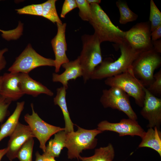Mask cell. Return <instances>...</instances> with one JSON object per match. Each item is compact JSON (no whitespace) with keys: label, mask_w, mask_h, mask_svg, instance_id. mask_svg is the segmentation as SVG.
<instances>
[{"label":"cell","mask_w":161,"mask_h":161,"mask_svg":"<svg viewBox=\"0 0 161 161\" xmlns=\"http://www.w3.org/2000/svg\"><path fill=\"white\" fill-rule=\"evenodd\" d=\"M8 151L7 147L4 148L0 149V161H1L3 157L6 155Z\"/></svg>","instance_id":"cell-36"},{"label":"cell","mask_w":161,"mask_h":161,"mask_svg":"<svg viewBox=\"0 0 161 161\" xmlns=\"http://www.w3.org/2000/svg\"><path fill=\"white\" fill-rule=\"evenodd\" d=\"M8 51V49L7 48L0 50V72L6 66L7 62L4 55Z\"/></svg>","instance_id":"cell-32"},{"label":"cell","mask_w":161,"mask_h":161,"mask_svg":"<svg viewBox=\"0 0 161 161\" xmlns=\"http://www.w3.org/2000/svg\"><path fill=\"white\" fill-rule=\"evenodd\" d=\"M56 0H48L42 4V16L48 19L53 23L62 24L57 12L55 3Z\"/></svg>","instance_id":"cell-24"},{"label":"cell","mask_w":161,"mask_h":161,"mask_svg":"<svg viewBox=\"0 0 161 161\" xmlns=\"http://www.w3.org/2000/svg\"><path fill=\"white\" fill-rule=\"evenodd\" d=\"M115 156V151L112 145L109 143L106 147L95 149L92 156L85 157L80 156L79 159L82 161H112Z\"/></svg>","instance_id":"cell-22"},{"label":"cell","mask_w":161,"mask_h":161,"mask_svg":"<svg viewBox=\"0 0 161 161\" xmlns=\"http://www.w3.org/2000/svg\"><path fill=\"white\" fill-rule=\"evenodd\" d=\"M62 67L65 71L61 74L53 73L52 80L54 82L61 83L63 87L66 90L68 88V81L75 80L78 78L82 76L83 72L80 63L79 57L75 60L63 64Z\"/></svg>","instance_id":"cell-16"},{"label":"cell","mask_w":161,"mask_h":161,"mask_svg":"<svg viewBox=\"0 0 161 161\" xmlns=\"http://www.w3.org/2000/svg\"><path fill=\"white\" fill-rule=\"evenodd\" d=\"M139 148L148 147L157 152L161 157V132L156 127L149 128L145 132Z\"/></svg>","instance_id":"cell-20"},{"label":"cell","mask_w":161,"mask_h":161,"mask_svg":"<svg viewBox=\"0 0 161 161\" xmlns=\"http://www.w3.org/2000/svg\"><path fill=\"white\" fill-rule=\"evenodd\" d=\"M104 82L111 87L121 89L133 97L138 106L143 107L145 96V87L135 76L132 66L121 74L106 78Z\"/></svg>","instance_id":"cell-4"},{"label":"cell","mask_w":161,"mask_h":161,"mask_svg":"<svg viewBox=\"0 0 161 161\" xmlns=\"http://www.w3.org/2000/svg\"><path fill=\"white\" fill-rule=\"evenodd\" d=\"M149 20L151 32L161 25V12L153 0L150 1Z\"/></svg>","instance_id":"cell-26"},{"label":"cell","mask_w":161,"mask_h":161,"mask_svg":"<svg viewBox=\"0 0 161 161\" xmlns=\"http://www.w3.org/2000/svg\"><path fill=\"white\" fill-rule=\"evenodd\" d=\"M36 159L35 161H44V155H41L39 152L37 151L35 154Z\"/></svg>","instance_id":"cell-35"},{"label":"cell","mask_w":161,"mask_h":161,"mask_svg":"<svg viewBox=\"0 0 161 161\" xmlns=\"http://www.w3.org/2000/svg\"><path fill=\"white\" fill-rule=\"evenodd\" d=\"M75 1L79 9V16L83 20L89 21L91 17L90 4L86 0H76Z\"/></svg>","instance_id":"cell-27"},{"label":"cell","mask_w":161,"mask_h":161,"mask_svg":"<svg viewBox=\"0 0 161 161\" xmlns=\"http://www.w3.org/2000/svg\"><path fill=\"white\" fill-rule=\"evenodd\" d=\"M19 78L21 88L24 95H31L34 97L41 94L50 96H53L52 92L40 82L34 80L29 74L19 73Z\"/></svg>","instance_id":"cell-17"},{"label":"cell","mask_w":161,"mask_h":161,"mask_svg":"<svg viewBox=\"0 0 161 161\" xmlns=\"http://www.w3.org/2000/svg\"><path fill=\"white\" fill-rule=\"evenodd\" d=\"M11 102L0 95V123L9 114L8 109Z\"/></svg>","instance_id":"cell-30"},{"label":"cell","mask_w":161,"mask_h":161,"mask_svg":"<svg viewBox=\"0 0 161 161\" xmlns=\"http://www.w3.org/2000/svg\"><path fill=\"white\" fill-rule=\"evenodd\" d=\"M6 155L10 161L16 158L18 152L23 145L30 138L34 137L29 126L19 122L10 136Z\"/></svg>","instance_id":"cell-13"},{"label":"cell","mask_w":161,"mask_h":161,"mask_svg":"<svg viewBox=\"0 0 161 161\" xmlns=\"http://www.w3.org/2000/svg\"><path fill=\"white\" fill-rule=\"evenodd\" d=\"M54 60L47 58L38 53L29 44L17 57L8 71L12 73H29L33 69L41 66H55Z\"/></svg>","instance_id":"cell-7"},{"label":"cell","mask_w":161,"mask_h":161,"mask_svg":"<svg viewBox=\"0 0 161 161\" xmlns=\"http://www.w3.org/2000/svg\"><path fill=\"white\" fill-rule=\"evenodd\" d=\"M161 64L160 54L153 49L140 54L131 66L135 77L145 87L148 86L153 82L154 72Z\"/></svg>","instance_id":"cell-6"},{"label":"cell","mask_w":161,"mask_h":161,"mask_svg":"<svg viewBox=\"0 0 161 161\" xmlns=\"http://www.w3.org/2000/svg\"><path fill=\"white\" fill-rule=\"evenodd\" d=\"M2 80V76H0V89L1 87Z\"/></svg>","instance_id":"cell-39"},{"label":"cell","mask_w":161,"mask_h":161,"mask_svg":"<svg viewBox=\"0 0 161 161\" xmlns=\"http://www.w3.org/2000/svg\"><path fill=\"white\" fill-rule=\"evenodd\" d=\"M54 138L51 139L46 146V155L55 157L59 156L61 150L65 147L66 133L64 130L59 131L55 134Z\"/></svg>","instance_id":"cell-21"},{"label":"cell","mask_w":161,"mask_h":161,"mask_svg":"<svg viewBox=\"0 0 161 161\" xmlns=\"http://www.w3.org/2000/svg\"><path fill=\"white\" fill-rule=\"evenodd\" d=\"M116 4L120 13L119 22L120 24H125L137 19L138 15L130 9L126 1L118 0L116 2Z\"/></svg>","instance_id":"cell-23"},{"label":"cell","mask_w":161,"mask_h":161,"mask_svg":"<svg viewBox=\"0 0 161 161\" xmlns=\"http://www.w3.org/2000/svg\"><path fill=\"white\" fill-rule=\"evenodd\" d=\"M77 7V6L75 0H65L62 6L61 17L63 18H65L67 13Z\"/></svg>","instance_id":"cell-31"},{"label":"cell","mask_w":161,"mask_h":161,"mask_svg":"<svg viewBox=\"0 0 161 161\" xmlns=\"http://www.w3.org/2000/svg\"><path fill=\"white\" fill-rule=\"evenodd\" d=\"M97 129L102 132L106 131L115 132L118 133L120 136H137L141 138L144 137L145 132L137 120L129 118L123 119L117 123L103 121L98 124Z\"/></svg>","instance_id":"cell-11"},{"label":"cell","mask_w":161,"mask_h":161,"mask_svg":"<svg viewBox=\"0 0 161 161\" xmlns=\"http://www.w3.org/2000/svg\"><path fill=\"white\" fill-rule=\"evenodd\" d=\"M66 90L63 87L58 88L53 101L55 105L60 107L62 112L65 122L64 131L67 134L74 131V124L70 119L67 106L66 99Z\"/></svg>","instance_id":"cell-19"},{"label":"cell","mask_w":161,"mask_h":161,"mask_svg":"<svg viewBox=\"0 0 161 161\" xmlns=\"http://www.w3.org/2000/svg\"><path fill=\"white\" fill-rule=\"evenodd\" d=\"M77 126L76 131L66 134L65 147L68 150V159L76 158L79 160L80 154L83 150L95 147L97 143L95 137L102 132L97 129L87 130Z\"/></svg>","instance_id":"cell-5"},{"label":"cell","mask_w":161,"mask_h":161,"mask_svg":"<svg viewBox=\"0 0 161 161\" xmlns=\"http://www.w3.org/2000/svg\"><path fill=\"white\" fill-rule=\"evenodd\" d=\"M144 90L145 96L140 114L148 121L147 127H156L160 130L161 124V99L151 94L145 87Z\"/></svg>","instance_id":"cell-12"},{"label":"cell","mask_w":161,"mask_h":161,"mask_svg":"<svg viewBox=\"0 0 161 161\" xmlns=\"http://www.w3.org/2000/svg\"><path fill=\"white\" fill-rule=\"evenodd\" d=\"M152 41L160 39L161 38V25L160 26L151 32Z\"/></svg>","instance_id":"cell-33"},{"label":"cell","mask_w":161,"mask_h":161,"mask_svg":"<svg viewBox=\"0 0 161 161\" xmlns=\"http://www.w3.org/2000/svg\"><path fill=\"white\" fill-rule=\"evenodd\" d=\"M81 39L82 49L78 57L83 70L82 77L86 83L91 78L95 69L102 62L103 59L101 43L95 35L85 34Z\"/></svg>","instance_id":"cell-3"},{"label":"cell","mask_w":161,"mask_h":161,"mask_svg":"<svg viewBox=\"0 0 161 161\" xmlns=\"http://www.w3.org/2000/svg\"><path fill=\"white\" fill-rule=\"evenodd\" d=\"M25 102H18L13 114L1 126L0 141L5 137L10 136L15 130L19 122L21 114L23 110Z\"/></svg>","instance_id":"cell-18"},{"label":"cell","mask_w":161,"mask_h":161,"mask_svg":"<svg viewBox=\"0 0 161 161\" xmlns=\"http://www.w3.org/2000/svg\"><path fill=\"white\" fill-rule=\"evenodd\" d=\"M91 17L89 22L100 43L114 42L118 46L125 41V31L115 26L99 4H90Z\"/></svg>","instance_id":"cell-2"},{"label":"cell","mask_w":161,"mask_h":161,"mask_svg":"<svg viewBox=\"0 0 161 161\" xmlns=\"http://www.w3.org/2000/svg\"><path fill=\"white\" fill-rule=\"evenodd\" d=\"M43 154L44 157V161H56L54 157L46 155Z\"/></svg>","instance_id":"cell-37"},{"label":"cell","mask_w":161,"mask_h":161,"mask_svg":"<svg viewBox=\"0 0 161 161\" xmlns=\"http://www.w3.org/2000/svg\"><path fill=\"white\" fill-rule=\"evenodd\" d=\"M154 80L147 88L148 90L154 96L161 95V69L154 75Z\"/></svg>","instance_id":"cell-29"},{"label":"cell","mask_w":161,"mask_h":161,"mask_svg":"<svg viewBox=\"0 0 161 161\" xmlns=\"http://www.w3.org/2000/svg\"><path fill=\"white\" fill-rule=\"evenodd\" d=\"M118 46L120 50V57L114 61L110 58L104 59L95 69L92 79L101 80L125 72L141 53L134 49L125 41Z\"/></svg>","instance_id":"cell-1"},{"label":"cell","mask_w":161,"mask_h":161,"mask_svg":"<svg viewBox=\"0 0 161 161\" xmlns=\"http://www.w3.org/2000/svg\"><path fill=\"white\" fill-rule=\"evenodd\" d=\"M34 140L33 137L29 139L18 151L16 158L19 161H32V156Z\"/></svg>","instance_id":"cell-25"},{"label":"cell","mask_w":161,"mask_h":161,"mask_svg":"<svg viewBox=\"0 0 161 161\" xmlns=\"http://www.w3.org/2000/svg\"><path fill=\"white\" fill-rule=\"evenodd\" d=\"M86 1L89 4H99L101 2L100 0H86Z\"/></svg>","instance_id":"cell-38"},{"label":"cell","mask_w":161,"mask_h":161,"mask_svg":"<svg viewBox=\"0 0 161 161\" xmlns=\"http://www.w3.org/2000/svg\"><path fill=\"white\" fill-rule=\"evenodd\" d=\"M153 49L158 53H161V38L155 41H152Z\"/></svg>","instance_id":"cell-34"},{"label":"cell","mask_w":161,"mask_h":161,"mask_svg":"<svg viewBox=\"0 0 161 161\" xmlns=\"http://www.w3.org/2000/svg\"><path fill=\"white\" fill-rule=\"evenodd\" d=\"M32 113L26 114L24 116L25 121L28 123L34 136L38 140L39 147L44 153L45 152L46 144L53 135L57 132L64 130V128L54 126L43 120L34 111L33 105L31 104Z\"/></svg>","instance_id":"cell-9"},{"label":"cell","mask_w":161,"mask_h":161,"mask_svg":"<svg viewBox=\"0 0 161 161\" xmlns=\"http://www.w3.org/2000/svg\"><path fill=\"white\" fill-rule=\"evenodd\" d=\"M150 23H138L129 30L125 31V40L134 50L140 52L153 49Z\"/></svg>","instance_id":"cell-10"},{"label":"cell","mask_w":161,"mask_h":161,"mask_svg":"<svg viewBox=\"0 0 161 161\" xmlns=\"http://www.w3.org/2000/svg\"><path fill=\"white\" fill-rule=\"evenodd\" d=\"M2 76L0 95L12 102L24 95L20 85L19 73H5Z\"/></svg>","instance_id":"cell-15"},{"label":"cell","mask_w":161,"mask_h":161,"mask_svg":"<svg viewBox=\"0 0 161 161\" xmlns=\"http://www.w3.org/2000/svg\"><path fill=\"white\" fill-rule=\"evenodd\" d=\"M56 24L57 33L52 39L51 44L55 56V72L57 73L59 72L61 66L63 64L69 61L66 54L67 50L65 38L66 24V23Z\"/></svg>","instance_id":"cell-14"},{"label":"cell","mask_w":161,"mask_h":161,"mask_svg":"<svg viewBox=\"0 0 161 161\" xmlns=\"http://www.w3.org/2000/svg\"><path fill=\"white\" fill-rule=\"evenodd\" d=\"M16 10L19 14H29L42 16V4H33L27 5L22 8L16 9Z\"/></svg>","instance_id":"cell-28"},{"label":"cell","mask_w":161,"mask_h":161,"mask_svg":"<svg viewBox=\"0 0 161 161\" xmlns=\"http://www.w3.org/2000/svg\"><path fill=\"white\" fill-rule=\"evenodd\" d=\"M129 97L121 89L111 87L109 89L103 90L100 101L105 108L117 109L124 112L129 118L137 120V116L131 106Z\"/></svg>","instance_id":"cell-8"}]
</instances>
